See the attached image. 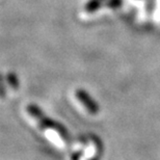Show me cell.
<instances>
[{"instance_id":"obj_1","label":"cell","mask_w":160,"mask_h":160,"mask_svg":"<svg viewBox=\"0 0 160 160\" xmlns=\"http://www.w3.org/2000/svg\"><path fill=\"white\" fill-rule=\"evenodd\" d=\"M27 111L28 113L30 114L31 117H33L36 121L39 123V125L44 128V129H53V130H56L57 132L60 134V136L62 137L65 140H69L70 139V135L68 133V131L63 126H62L60 124L56 123L50 119V118H47L45 114L43 113L39 107L34 104H30L27 106Z\"/></svg>"},{"instance_id":"obj_4","label":"cell","mask_w":160,"mask_h":160,"mask_svg":"<svg viewBox=\"0 0 160 160\" xmlns=\"http://www.w3.org/2000/svg\"><path fill=\"white\" fill-rule=\"evenodd\" d=\"M8 82L12 89H18L19 80H18V77L16 74H14V73H9V74L8 75Z\"/></svg>"},{"instance_id":"obj_6","label":"cell","mask_w":160,"mask_h":160,"mask_svg":"<svg viewBox=\"0 0 160 160\" xmlns=\"http://www.w3.org/2000/svg\"><path fill=\"white\" fill-rule=\"evenodd\" d=\"M110 3L109 4L110 6H112V8H118L120 4H121V0H110Z\"/></svg>"},{"instance_id":"obj_5","label":"cell","mask_w":160,"mask_h":160,"mask_svg":"<svg viewBox=\"0 0 160 160\" xmlns=\"http://www.w3.org/2000/svg\"><path fill=\"white\" fill-rule=\"evenodd\" d=\"M5 97V88L3 86V80H2V75L0 74V98Z\"/></svg>"},{"instance_id":"obj_2","label":"cell","mask_w":160,"mask_h":160,"mask_svg":"<svg viewBox=\"0 0 160 160\" xmlns=\"http://www.w3.org/2000/svg\"><path fill=\"white\" fill-rule=\"evenodd\" d=\"M76 97L81 102V104L83 106L86 108L88 112L92 114V116L99 113L100 107H99V105L96 103V101L89 96V94L86 91H84V89H82V88L77 89V91H76Z\"/></svg>"},{"instance_id":"obj_3","label":"cell","mask_w":160,"mask_h":160,"mask_svg":"<svg viewBox=\"0 0 160 160\" xmlns=\"http://www.w3.org/2000/svg\"><path fill=\"white\" fill-rule=\"evenodd\" d=\"M101 1L102 0H89L88 4L85 5V9L88 12H94L101 5Z\"/></svg>"}]
</instances>
